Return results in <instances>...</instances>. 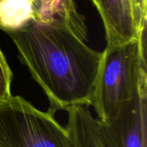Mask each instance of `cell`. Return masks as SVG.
<instances>
[{"instance_id": "cell-1", "label": "cell", "mask_w": 147, "mask_h": 147, "mask_svg": "<svg viewBox=\"0 0 147 147\" xmlns=\"http://www.w3.org/2000/svg\"><path fill=\"white\" fill-rule=\"evenodd\" d=\"M18 58L49 101L52 114L90 106L102 53L90 48L66 26L34 20L7 33Z\"/></svg>"}, {"instance_id": "cell-2", "label": "cell", "mask_w": 147, "mask_h": 147, "mask_svg": "<svg viewBox=\"0 0 147 147\" xmlns=\"http://www.w3.org/2000/svg\"><path fill=\"white\" fill-rule=\"evenodd\" d=\"M146 31L118 45L107 44L98 68L91 104L101 122L114 118L121 106L147 84Z\"/></svg>"}, {"instance_id": "cell-3", "label": "cell", "mask_w": 147, "mask_h": 147, "mask_svg": "<svg viewBox=\"0 0 147 147\" xmlns=\"http://www.w3.org/2000/svg\"><path fill=\"white\" fill-rule=\"evenodd\" d=\"M0 147H71L69 133L50 111L19 96L0 100Z\"/></svg>"}, {"instance_id": "cell-4", "label": "cell", "mask_w": 147, "mask_h": 147, "mask_svg": "<svg viewBox=\"0 0 147 147\" xmlns=\"http://www.w3.org/2000/svg\"><path fill=\"white\" fill-rule=\"evenodd\" d=\"M97 119V118H96ZM147 84L107 122L99 121L106 147H147Z\"/></svg>"}, {"instance_id": "cell-5", "label": "cell", "mask_w": 147, "mask_h": 147, "mask_svg": "<svg viewBox=\"0 0 147 147\" xmlns=\"http://www.w3.org/2000/svg\"><path fill=\"white\" fill-rule=\"evenodd\" d=\"M103 23L107 44L126 43L138 37L130 0H91Z\"/></svg>"}, {"instance_id": "cell-6", "label": "cell", "mask_w": 147, "mask_h": 147, "mask_svg": "<svg viewBox=\"0 0 147 147\" xmlns=\"http://www.w3.org/2000/svg\"><path fill=\"white\" fill-rule=\"evenodd\" d=\"M34 9L36 21L65 25L80 39L86 40L84 17L78 11L74 0H38Z\"/></svg>"}, {"instance_id": "cell-7", "label": "cell", "mask_w": 147, "mask_h": 147, "mask_svg": "<svg viewBox=\"0 0 147 147\" xmlns=\"http://www.w3.org/2000/svg\"><path fill=\"white\" fill-rule=\"evenodd\" d=\"M66 112L68 121L65 127L71 147H106L99 121L92 115L89 106H75Z\"/></svg>"}, {"instance_id": "cell-8", "label": "cell", "mask_w": 147, "mask_h": 147, "mask_svg": "<svg viewBox=\"0 0 147 147\" xmlns=\"http://www.w3.org/2000/svg\"><path fill=\"white\" fill-rule=\"evenodd\" d=\"M34 20V9L30 0H0L1 30H18Z\"/></svg>"}, {"instance_id": "cell-9", "label": "cell", "mask_w": 147, "mask_h": 147, "mask_svg": "<svg viewBox=\"0 0 147 147\" xmlns=\"http://www.w3.org/2000/svg\"><path fill=\"white\" fill-rule=\"evenodd\" d=\"M12 71L0 47V100L11 96Z\"/></svg>"}, {"instance_id": "cell-10", "label": "cell", "mask_w": 147, "mask_h": 147, "mask_svg": "<svg viewBox=\"0 0 147 147\" xmlns=\"http://www.w3.org/2000/svg\"><path fill=\"white\" fill-rule=\"evenodd\" d=\"M134 16V21L139 34L142 27L146 23V0H130Z\"/></svg>"}, {"instance_id": "cell-11", "label": "cell", "mask_w": 147, "mask_h": 147, "mask_svg": "<svg viewBox=\"0 0 147 147\" xmlns=\"http://www.w3.org/2000/svg\"><path fill=\"white\" fill-rule=\"evenodd\" d=\"M30 1H31V2L33 3V4H34V3H36V2H37L38 0H30Z\"/></svg>"}]
</instances>
